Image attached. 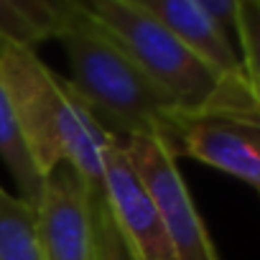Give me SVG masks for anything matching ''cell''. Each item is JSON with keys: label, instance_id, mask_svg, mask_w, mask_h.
I'll return each instance as SVG.
<instances>
[{"label": "cell", "instance_id": "obj_1", "mask_svg": "<svg viewBox=\"0 0 260 260\" xmlns=\"http://www.w3.org/2000/svg\"><path fill=\"white\" fill-rule=\"evenodd\" d=\"M59 41L69 59L74 94L110 136L158 138L169 148L176 105L92 16L87 3L64 0Z\"/></svg>", "mask_w": 260, "mask_h": 260}, {"label": "cell", "instance_id": "obj_2", "mask_svg": "<svg viewBox=\"0 0 260 260\" xmlns=\"http://www.w3.org/2000/svg\"><path fill=\"white\" fill-rule=\"evenodd\" d=\"M0 79L11 97L28 156L44 179L59 164L77 169L94 194H105V148L112 136L79 102L69 79L36 51L0 39Z\"/></svg>", "mask_w": 260, "mask_h": 260}, {"label": "cell", "instance_id": "obj_3", "mask_svg": "<svg viewBox=\"0 0 260 260\" xmlns=\"http://www.w3.org/2000/svg\"><path fill=\"white\" fill-rule=\"evenodd\" d=\"M87 8L136 59L151 82L166 92L179 115L209 110L260 112V97L250 82L219 77L138 0H92Z\"/></svg>", "mask_w": 260, "mask_h": 260}, {"label": "cell", "instance_id": "obj_4", "mask_svg": "<svg viewBox=\"0 0 260 260\" xmlns=\"http://www.w3.org/2000/svg\"><path fill=\"white\" fill-rule=\"evenodd\" d=\"M169 151L176 161L194 158L260 191V112L176 115Z\"/></svg>", "mask_w": 260, "mask_h": 260}, {"label": "cell", "instance_id": "obj_5", "mask_svg": "<svg viewBox=\"0 0 260 260\" xmlns=\"http://www.w3.org/2000/svg\"><path fill=\"white\" fill-rule=\"evenodd\" d=\"M122 146L136 174L143 179L158 207L176 260H219L204 219L199 217L176 158L166 148V143H161L158 138L133 136L122 138Z\"/></svg>", "mask_w": 260, "mask_h": 260}, {"label": "cell", "instance_id": "obj_6", "mask_svg": "<svg viewBox=\"0 0 260 260\" xmlns=\"http://www.w3.org/2000/svg\"><path fill=\"white\" fill-rule=\"evenodd\" d=\"M105 202L133 260H176L158 207L127 158L122 138L105 148Z\"/></svg>", "mask_w": 260, "mask_h": 260}, {"label": "cell", "instance_id": "obj_7", "mask_svg": "<svg viewBox=\"0 0 260 260\" xmlns=\"http://www.w3.org/2000/svg\"><path fill=\"white\" fill-rule=\"evenodd\" d=\"M92 189L69 164L44 176L36 202L39 237L46 260H94Z\"/></svg>", "mask_w": 260, "mask_h": 260}, {"label": "cell", "instance_id": "obj_8", "mask_svg": "<svg viewBox=\"0 0 260 260\" xmlns=\"http://www.w3.org/2000/svg\"><path fill=\"white\" fill-rule=\"evenodd\" d=\"M138 3L158 18L194 56H199L209 69L224 79L247 82L240 51L230 34H224L202 8L199 0H138Z\"/></svg>", "mask_w": 260, "mask_h": 260}, {"label": "cell", "instance_id": "obj_9", "mask_svg": "<svg viewBox=\"0 0 260 260\" xmlns=\"http://www.w3.org/2000/svg\"><path fill=\"white\" fill-rule=\"evenodd\" d=\"M61 23L64 0H0V39L21 49L59 39Z\"/></svg>", "mask_w": 260, "mask_h": 260}, {"label": "cell", "instance_id": "obj_10", "mask_svg": "<svg viewBox=\"0 0 260 260\" xmlns=\"http://www.w3.org/2000/svg\"><path fill=\"white\" fill-rule=\"evenodd\" d=\"M0 260H46L36 207L0 186Z\"/></svg>", "mask_w": 260, "mask_h": 260}, {"label": "cell", "instance_id": "obj_11", "mask_svg": "<svg viewBox=\"0 0 260 260\" xmlns=\"http://www.w3.org/2000/svg\"><path fill=\"white\" fill-rule=\"evenodd\" d=\"M0 158L8 166L11 176L16 179L21 197L36 207V202L41 197L44 179L39 176V171L28 156V148L21 136V127H18V120H16V112H13V105L6 92L3 79H0Z\"/></svg>", "mask_w": 260, "mask_h": 260}, {"label": "cell", "instance_id": "obj_12", "mask_svg": "<svg viewBox=\"0 0 260 260\" xmlns=\"http://www.w3.org/2000/svg\"><path fill=\"white\" fill-rule=\"evenodd\" d=\"M235 39L240 44L245 77L260 97V0H240Z\"/></svg>", "mask_w": 260, "mask_h": 260}, {"label": "cell", "instance_id": "obj_13", "mask_svg": "<svg viewBox=\"0 0 260 260\" xmlns=\"http://www.w3.org/2000/svg\"><path fill=\"white\" fill-rule=\"evenodd\" d=\"M92 224H94V260H133L107 209L105 194H92Z\"/></svg>", "mask_w": 260, "mask_h": 260}, {"label": "cell", "instance_id": "obj_14", "mask_svg": "<svg viewBox=\"0 0 260 260\" xmlns=\"http://www.w3.org/2000/svg\"><path fill=\"white\" fill-rule=\"evenodd\" d=\"M204 13L230 36H235L237 31V6L240 0H199Z\"/></svg>", "mask_w": 260, "mask_h": 260}]
</instances>
